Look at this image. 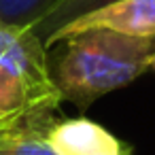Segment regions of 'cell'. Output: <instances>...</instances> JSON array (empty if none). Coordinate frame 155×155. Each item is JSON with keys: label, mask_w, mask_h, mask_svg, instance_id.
I'll return each instance as SVG.
<instances>
[{"label": "cell", "mask_w": 155, "mask_h": 155, "mask_svg": "<svg viewBox=\"0 0 155 155\" xmlns=\"http://www.w3.org/2000/svg\"><path fill=\"white\" fill-rule=\"evenodd\" d=\"M55 45H62V51L49 62L53 83L62 100L79 110L149 72L155 53V36L140 38L98 28L70 34Z\"/></svg>", "instance_id": "obj_1"}, {"label": "cell", "mask_w": 155, "mask_h": 155, "mask_svg": "<svg viewBox=\"0 0 155 155\" xmlns=\"http://www.w3.org/2000/svg\"><path fill=\"white\" fill-rule=\"evenodd\" d=\"M60 102L43 41L32 28L19 30L0 55V130L53 115Z\"/></svg>", "instance_id": "obj_2"}, {"label": "cell", "mask_w": 155, "mask_h": 155, "mask_svg": "<svg viewBox=\"0 0 155 155\" xmlns=\"http://www.w3.org/2000/svg\"><path fill=\"white\" fill-rule=\"evenodd\" d=\"M91 28L140 38L155 36V0H119V2H110L91 13H85L74 21L66 24L64 28H60L47 43V49H51L58 41L70 34Z\"/></svg>", "instance_id": "obj_3"}, {"label": "cell", "mask_w": 155, "mask_h": 155, "mask_svg": "<svg viewBox=\"0 0 155 155\" xmlns=\"http://www.w3.org/2000/svg\"><path fill=\"white\" fill-rule=\"evenodd\" d=\"M45 138L58 155H130L132 147L100 123L79 117L53 121Z\"/></svg>", "instance_id": "obj_4"}, {"label": "cell", "mask_w": 155, "mask_h": 155, "mask_svg": "<svg viewBox=\"0 0 155 155\" xmlns=\"http://www.w3.org/2000/svg\"><path fill=\"white\" fill-rule=\"evenodd\" d=\"M110 2H119V0H58V2L49 9V13L32 28L36 32V36L43 41L45 49H47V43L51 41V36L64 28L66 24L74 21L77 17L85 15V13H91L100 7H106Z\"/></svg>", "instance_id": "obj_5"}, {"label": "cell", "mask_w": 155, "mask_h": 155, "mask_svg": "<svg viewBox=\"0 0 155 155\" xmlns=\"http://www.w3.org/2000/svg\"><path fill=\"white\" fill-rule=\"evenodd\" d=\"M58 0H0V21L15 28H34Z\"/></svg>", "instance_id": "obj_6"}, {"label": "cell", "mask_w": 155, "mask_h": 155, "mask_svg": "<svg viewBox=\"0 0 155 155\" xmlns=\"http://www.w3.org/2000/svg\"><path fill=\"white\" fill-rule=\"evenodd\" d=\"M9 130H11V127H7V130H0V142H2V140L7 138V134H9Z\"/></svg>", "instance_id": "obj_7"}, {"label": "cell", "mask_w": 155, "mask_h": 155, "mask_svg": "<svg viewBox=\"0 0 155 155\" xmlns=\"http://www.w3.org/2000/svg\"><path fill=\"white\" fill-rule=\"evenodd\" d=\"M151 70L155 72V53H153V58H151Z\"/></svg>", "instance_id": "obj_8"}, {"label": "cell", "mask_w": 155, "mask_h": 155, "mask_svg": "<svg viewBox=\"0 0 155 155\" xmlns=\"http://www.w3.org/2000/svg\"><path fill=\"white\" fill-rule=\"evenodd\" d=\"M0 155H9V153H5V151H0Z\"/></svg>", "instance_id": "obj_9"}]
</instances>
